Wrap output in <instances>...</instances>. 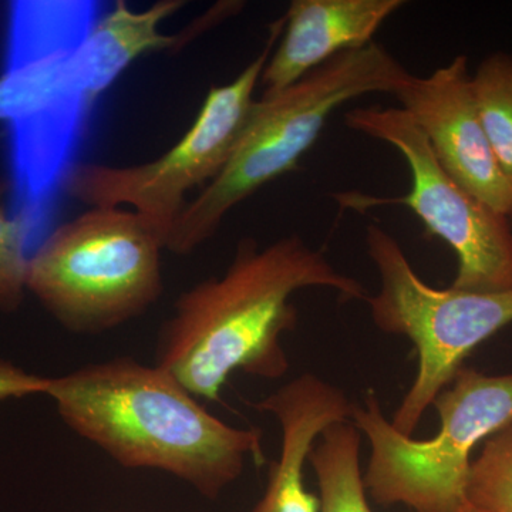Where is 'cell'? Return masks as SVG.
I'll list each match as a JSON object with an SVG mask.
<instances>
[{
	"mask_svg": "<svg viewBox=\"0 0 512 512\" xmlns=\"http://www.w3.org/2000/svg\"><path fill=\"white\" fill-rule=\"evenodd\" d=\"M433 406L439 431L433 439L414 440L384 417L375 392L353 404V423L370 444L363 483L376 504L456 511L466 501L471 454L512 424V373L490 376L463 367Z\"/></svg>",
	"mask_w": 512,
	"mask_h": 512,
	"instance_id": "cell-6",
	"label": "cell"
},
{
	"mask_svg": "<svg viewBox=\"0 0 512 512\" xmlns=\"http://www.w3.org/2000/svg\"><path fill=\"white\" fill-rule=\"evenodd\" d=\"M106 512H124V511H106Z\"/></svg>",
	"mask_w": 512,
	"mask_h": 512,
	"instance_id": "cell-20",
	"label": "cell"
},
{
	"mask_svg": "<svg viewBox=\"0 0 512 512\" xmlns=\"http://www.w3.org/2000/svg\"><path fill=\"white\" fill-rule=\"evenodd\" d=\"M254 407L278 420L282 440L264 494L252 512H320L319 495L305 484V466L323 431L352 417L353 403L335 384L305 372Z\"/></svg>",
	"mask_w": 512,
	"mask_h": 512,
	"instance_id": "cell-11",
	"label": "cell"
},
{
	"mask_svg": "<svg viewBox=\"0 0 512 512\" xmlns=\"http://www.w3.org/2000/svg\"><path fill=\"white\" fill-rule=\"evenodd\" d=\"M350 130L396 148L412 175V188L400 197H370L360 192L333 195L340 207L365 212L403 205L423 222L430 235L443 239L457 256L451 288L468 292L512 289L510 218L497 214L441 167L429 141L400 107L369 106L345 114Z\"/></svg>",
	"mask_w": 512,
	"mask_h": 512,
	"instance_id": "cell-9",
	"label": "cell"
},
{
	"mask_svg": "<svg viewBox=\"0 0 512 512\" xmlns=\"http://www.w3.org/2000/svg\"><path fill=\"white\" fill-rule=\"evenodd\" d=\"M403 0H293L262 72V97L284 92L333 57L375 42Z\"/></svg>",
	"mask_w": 512,
	"mask_h": 512,
	"instance_id": "cell-12",
	"label": "cell"
},
{
	"mask_svg": "<svg viewBox=\"0 0 512 512\" xmlns=\"http://www.w3.org/2000/svg\"><path fill=\"white\" fill-rule=\"evenodd\" d=\"M471 89L498 164L512 183V55L485 57L471 74Z\"/></svg>",
	"mask_w": 512,
	"mask_h": 512,
	"instance_id": "cell-15",
	"label": "cell"
},
{
	"mask_svg": "<svg viewBox=\"0 0 512 512\" xmlns=\"http://www.w3.org/2000/svg\"><path fill=\"white\" fill-rule=\"evenodd\" d=\"M183 0H160L136 12L124 0L99 16L73 57V76L77 89L90 107L101 94L126 72L138 57L151 52H177L184 43L180 33L164 35L161 23L178 10Z\"/></svg>",
	"mask_w": 512,
	"mask_h": 512,
	"instance_id": "cell-13",
	"label": "cell"
},
{
	"mask_svg": "<svg viewBox=\"0 0 512 512\" xmlns=\"http://www.w3.org/2000/svg\"><path fill=\"white\" fill-rule=\"evenodd\" d=\"M45 396L73 433L128 470H154L215 501L264 463V431L218 419L171 373L121 356L49 377Z\"/></svg>",
	"mask_w": 512,
	"mask_h": 512,
	"instance_id": "cell-2",
	"label": "cell"
},
{
	"mask_svg": "<svg viewBox=\"0 0 512 512\" xmlns=\"http://www.w3.org/2000/svg\"><path fill=\"white\" fill-rule=\"evenodd\" d=\"M164 245L127 208L93 207L29 256L26 292L62 328L99 335L150 311L164 292Z\"/></svg>",
	"mask_w": 512,
	"mask_h": 512,
	"instance_id": "cell-5",
	"label": "cell"
},
{
	"mask_svg": "<svg viewBox=\"0 0 512 512\" xmlns=\"http://www.w3.org/2000/svg\"><path fill=\"white\" fill-rule=\"evenodd\" d=\"M47 379L26 372L9 360L0 359V400L22 399V397L45 396Z\"/></svg>",
	"mask_w": 512,
	"mask_h": 512,
	"instance_id": "cell-18",
	"label": "cell"
},
{
	"mask_svg": "<svg viewBox=\"0 0 512 512\" xmlns=\"http://www.w3.org/2000/svg\"><path fill=\"white\" fill-rule=\"evenodd\" d=\"M366 248L380 276L379 292L365 299L373 323L384 333L412 340L419 360L412 387L390 420L394 429L413 437L470 353L512 323V289L433 288L417 275L393 235L377 224L367 225Z\"/></svg>",
	"mask_w": 512,
	"mask_h": 512,
	"instance_id": "cell-7",
	"label": "cell"
},
{
	"mask_svg": "<svg viewBox=\"0 0 512 512\" xmlns=\"http://www.w3.org/2000/svg\"><path fill=\"white\" fill-rule=\"evenodd\" d=\"M305 288L333 289L343 302L369 296L299 235L262 248L244 239L224 274L178 296L158 335L156 365L201 402H217L235 372L282 379L289 370L282 336L298 323L292 295Z\"/></svg>",
	"mask_w": 512,
	"mask_h": 512,
	"instance_id": "cell-1",
	"label": "cell"
},
{
	"mask_svg": "<svg viewBox=\"0 0 512 512\" xmlns=\"http://www.w3.org/2000/svg\"><path fill=\"white\" fill-rule=\"evenodd\" d=\"M9 190L8 181H0V311H18L26 295L28 244L33 228L23 215L10 217L3 198Z\"/></svg>",
	"mask_w": 512,
	"mask_h": 512,
	"instance_id": "cell-17",
	"label": "cell"
},
{
	"mask_svg": "<svg viewBox=\"0 0 512 512\" xmlns=\"http://www.w3.org/2000/svg\"><path fill=\"white\" fill-rule=\"evenodd\" d=\"M99 2L49 0L10 6L0 123L9 127L19 210L40 232L93 109L73 76V57L99 19Z\"/></svg>",
	"mask_w": 512,
	"mask_h": 512,
	"instance_id": "cell-3",
	"label": "cell"
},
{
	"mask_svg": "<svg viewBox=\"0 0 512 512\" xmlns=\"http://www.w3.org/2000/svg\"><path fill=\"white\" fill-rule=\"evenodd\" d=\"M410 76L386 47L373 42L333 57L284 92L256 101L228 163L188 202L165 251L188 255L200 248L237 205L298 167L333 111L366 94L394 96Z\"/></svg>",
	"mask_w": 512,
	"mask_h": 512,
	"instance_id": "cell-4",
	"label": "cell"
},
{
	"mask_svg": "<svg viewBox=\"0 0 512 512\" xmlns=\"http://www.w3.org/2000/svg\"><path fill=\"white\" fill-rule=\"evenodd\" d=\"M510 221L512 222V214L510 215Z\"/></svg>",
	"mask_w": 512,
	"mask_h": 512,
	"instance_id": "cell-21",
	"label": "cell"
},
{
	"mask_svg": "<svg viewBox=\"0 0 512 512\" xmlns=\"http://www.w3.org/2000/svg\"><path fill=\"white\" fill-rule=\"evenodd\" d=\"M466 501L484 512H512V424L485 440L471 461Z\"/></svg>",
	"mask_w": 512,
	"mask_h": 512,
	"instance_id": "cell-16",
	"label": "cell"
},
{
	"mask_svg": "<svg viewBox=\"0 0 512 512\" xmlns=\"http://www.w3.org/2000/svg\"><path fill=\"white\" fill-rule=\"evenodd\" d=\"M453 512H484L481 510H478V508L473 507V505L468 504L467 501H464L463 504L460 505V507L457 508L456 511Z\"/></svg>",
	"mask_w": 512,
	"mask_h": 512,
	"instance_id": "cell-19",
	"label": "cell"
},
{
	"mask_svg": "<svg viewBox=\"0 0 512 512\" xmlns=\"http://www.w3.org/2000/svg\"><path fill=\"white\" fill-rule=\"evenodd\" d=\"M285 18L269 28L264 49L232 80L212 86L183 138L163 156L137 165L74 163L62 191L87 207L127 208L146 220L164 249L194 188L211 183L228 163L244 133L262 72L284 30Z\"/></svg>",
	"mask_w": 512,
	"mask_h": 512,
	"instance_id": "cell-8",
	"label": "cell"
},
{
	"mask_svg": "<svg viewBox=\"0 0 512 512\" xmlns=\"http://www.w3.org/2000/svg\"><path fill=\"white\" fill-rule=\"evenodd\" d=\"M429 141L441 167L497 214H512V183L501 170L478 113L468 57L458 55L429 76H410L394 94Z\"/></svg>",
	"mask_w": 512,
	"mask_h": 512,
	"instance_id": "cell-10",
	"label": "cell"
},
{
	"mask_svg": "<svg viewBox=\"0 0 512 512\" xmlns=\"http://www.w3.org/2000/svg\"><path fill=\"white\" fill-rule=\"evenodd\" d=\"M362 433L355 424L336 423L323 431L308 463L319 485L320 512H373L360 467Z\"/></svg>",
	"mask_w": 512,
	"mask_h": 512,
	"instance_id": "cell-14",
	"label": "cell"
}]
</instances>
